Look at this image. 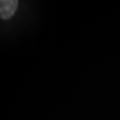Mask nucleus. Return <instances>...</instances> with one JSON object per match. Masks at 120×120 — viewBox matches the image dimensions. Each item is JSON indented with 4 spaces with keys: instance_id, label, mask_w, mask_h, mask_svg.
Returning a JSON list of instances; mask_svg holds the SVG:
<instances>
[{
    "instance_id": "f257e3e1",
    "label": "nucleus",
    "mask_w": 120,
    "mask_h": 120,
    "mask_svg": "<svg viewBox=\"0 0 120 120\" xmlns=\"http://www.w3.org/2000/svg\"><path fill=\"white\" fill-rule=\"evenodd\" d=\"M18 6L16 0H1L0 2V15L3 20H7L13 16Z\"/></svg>"
}]
</instances>
